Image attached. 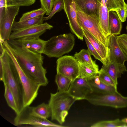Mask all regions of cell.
<instances>
[{
	"instance_id": "cell-4",
	"label": "cell",
	"mask_w": 127,
	"mask_h": 127,
	"mask_svg": "<svg viewBox=\"0 0 127 127\" xmlns=\"http://www.w3.org/2000/svg\"><path fill=\"white\" fill-rule=\"evenodd\" d=\"M75 39L71 33L53 36L45 41L43 54L49 58H59L73 49Z\"/></svg>"
},
{
	"instance_id": "cell-24",
	"label": "cell",
	"mask_w": 127,
	"mask_h": 127,
	"mask_svg": "<svg viewBox=\"0 0 127 127\" xmlns=\"http://www.w3.org/2000/svg\"><path fill=\"white\" fill-rule=\"evenodd\" d=\"M91 55L88 49H83L79 52H76L74 57L79 63L90 65H96L95 61L92 59Z\"/></svg>"
},
{
	"instance_id": "cell-38",
	"label": "cell",
	"mask_w": 127,
	"mask_h": 127,
	"mask_svg": "<svg viewBox=\"0 0 127 127\" xmlns=\"http://www.w3.org/2000/svg\"><path fill=\"white\" fill-rule=\"evenodd\" d=\"M119 4L121 8H127V4L125 2L124 0H116Z\"/></svg>"
},
{
	"instance_id": "cell-41",
	"label": "cell",
	"mask_w": 127,
	"mask_h": 127,
	"mask_svg": "<svg viewBox=\"0 0 127 127\" xmlns=\"http://www.w3.org/2000/svg\"><path fill=\"white\" fill-rule=\"evenodd\" d=\"M5 51L3 45L1 40H0V56H2Z\"/></svg>"
},
{
	"instance_id": "cell-9",
	"label": "cell",
	"mask_w": 127,
	"mask_h": 127,
	"mask_svg": "<svg viewBox=\"0 0 127 127\" xmlns=\"http://www.w3.org/2000/svg\"><path fill=\"white\" fill-rule=\"evenodd\" d=\"M57 73L64 76L72 81L79 77V64L74 56L65 55L61 57L56 61Z\"/></svg>"
},
{
	"instance_id": "cell-30",
	"label": "cell",
	"mask_w": 127,
	"mask_h": 127,
	"mask_svg": "<svg viewBox=\"0 0 127 127\" xmlns=\"http://www.w3.org/2000/svg\"><path fill=\"white\" fill-rule=\"evenodd\" d=\"M64 8L63 0H56L54 1L52 9L49 14L47 17H44L43 20L47 21L50 19L57 12H59Z\"/></svg>"
},
{
	"instance_id": "cell-40",
	"label": "cell",
	"mask_w": 127,
	"mask_h": 127,
	"mask_svg": "<svg viewBox=\"0 0 127 127\" xmlns=\"http://www.w3.org/2000/svg\"><path fill=\"white\" fill-rule=\"evenodd\" d=\"M6 8V0H0V9Z\"/></svg>"
},
{
	"instance_id": "cell-15",
	"label": "cell",
	"mask_w": 127,
	"mask_h": 127,
	"mask_svg": "<svg viewBox=\"0 0 127 127\" xmlns=\"http://www.w3.org/2000/svg\"><path fill=\"white\" fill-rule=\"evenodd\" d=\"M73 0L75 4L77 11L82 12L99 19L101 0Z\"/></svg>"
},
{
	"instance_id": "cell-12",
	"label": "cell",
	"mask_w": 127,
	"mask_h": 127,
	"mask_svg": "<svg viewBox=\"0 0 127 127\" xmlns=\"http://www.w3.org/2000/svg\"><path fill=\"white\" fill-rule=\"evenodd\" d=\"M64 10L66 15L71 32L80 39L83 40L82 30L78 22L76 5L73 0H63Z\"/></svg>"
},
{
	"instance_id": "cell-34",
	"label": "cell",
	"mask_w": 127,
	"mask_h": 127,
	"mask_svg": "<svg viewBox=\"0 0 127 127\" xmlns=\"http://www.w3.org/2000/svg\"><path fill=\"white\" fill-rule=\"evenodd\" d=\"M41 8L45 11L46 15H49L53 7V0H40Z\"/></svg>"
},
{
	"instance_id": "cell-35",
	"label": "cell",
	"mask_w": 127,
	"mask_h": 127,
	"mask_svg": "<svg viewBox=\"0 0 127 127\" xmlns=\"http://www.w3.org/2000/svg\"><path fill=\"white\" fill-rule=\"evenodd\" d=\"M84 37L87 44L88 50L91 54L93 55L95 59L99 60L102 63V60L95 49L85 36H84Z\"/></svg>"
},
{
	"instance_id": "cell-19",
	"label": "cell",
	"mask_w": 127,
	"mask_h": 127,
	"mask_svg": "<svg viewBox=\"0 0 127 127\" xmlns=\"http://www.w3.org/2000/svg\"><path fill=\"white\" fill-rule=\"evenodd\" d=\"M109 12L104 0H101L99 21L101 28L106 37H108L110 34L109 25Z\"/></svg>"
},
{
	"instance_id": "cell-26",
	"label": "cell",
	"mask_w": 127,
	"mask_h": 127,
	"mask_svg": "<svg viewBox=\"0 0 127 127\" xmlns=\"http://www.w3.org/2000/svg\"><path fill=\"white\" fill-rule=\"evenodd\" d=\"M33 111L37 114L44 118L48 119L51 115L50 108L48 104L43 103L35 107H32Z\"/></svg>"
},
{
	"instance_id": "cell-2",
	"label": "cell",
	"mask_w": 127,
	"mask_h": 127,
	"mask_svg": "<svg viewBox=\"0 0 127 127\" xmlns=\"http://www.w3.org/2000/svg\"><path fill=\"white\" fill-rule=\"evenodd\" d=\"M0 59L3 69L1 81L7 85L12 93L19 113L24 105L23 89L18 73L12 60L5 50Z\"/></svg>"
},
{
	"instance_id": "cell-10",
	"label": "cell",
	"mask_w": 127,
	"mask_h": 127,
	"mask_svg": "<svg viewBox=\"0 0 127 127\" xmlns=\"http://www.w3.org/2000/svg\"><path fill=\"white\" fill-rule=\"evenodd\" d=\"M53 28V26L47 22L34 25L13 32L10 39L24 40L39 38L47 30H51Z\"/></svg>"
},
{
	"instance_id": "cell-20",
	"label": "cell",
	"mask_w": 127,
	"mask_h": 127,
	"mask_svg": "<svg viewBox=\"0 0 127 127\" xmlns=\"http://www.w3.org/2000/svg\"><path fill=\"white\" fill-rule=\"evenodd\" d=\"M18 40L30 51L36 53L43 54L45 41L41 39L39 37Z\"/></svg>"
},
{
	"instance_id": "cell-28",
	"label": "cell",
	"mask_w": 127,
	"mask_h": 127,
	"mask_svg": "<svg viewBox=\"0 0 127 127\" xmlns=\"http://www.w3.org/2000/svg\"><path fill=\"white\" fill-rule=\"evenodd\" d=\"M4 96L8 106L13 109L16 114L18 111L13 95L8 86L4 84Z\"/></svg>"
},
{
	"instance_id": "cell-1",
	"label": "cell",
	"mask_w": 127,
	"mask_h": 127,
	"mask_svg": "<svg viewBox=\"0 0 127 127\" xmlns=\"http://www.w3.org/2000/svg\"><path fill=\"white\" fill-rule=\"evenodd\" d=\"M6 42L24 72L41 86H46L48 81L47 70L43 65L44 57L42 54L30 51L18 40L10 39Z\"/></svg>"
},
{
	"instance_id": "cell-14",
	"label": "cell",
	"mask_w": 127,
	"mask_h": 127,
	"mask_svg": "<svg viewBox=\"0 0 127 127\" xmlns=\"http://www.w3.org/2000/svg\"><path fill=\"white\" fill-rule=\"evenodd\" d=\"M108 48V62L113 61L119 64L124 65L125 62L127 61V57L119 46L116 35L111 34L109 36Z\"/></svg>"
},
{
	"instance_id": "cell-31",
	"label": "cell",
	"mask_w": 127,
	"mask_h": 127,
	"mask_svg": "<svg viewBox=\"0 0 127 127\" xmlns=\"http://www.w3.org/2000/svg\"><path fill=\"white\" fill-rule=\"evenodd\" d=\"M45 13V11L41 8L33 10L23 14L19 21H24L41 15H44Z\"/></svg>"
},
{
	"instance_id": "cell-32",
	"label": "cell",
	"mask_w": 127,
	"mask_h": 127,
	"mask_svg": "<svg viewBox=\"0 0 127 127\" xmlns=\"http://www.w3.org/2000/svg\"><path fill=\"white\" fill-rule=\"evenodd\" d=\"M98 75L99 80L108 86L113 87L117 89V87L114 82L107 74L99 70Z\"/></svg>"
},
{
	"instance_id": "cell-3",
	"label": "cell",
	"mask_w": 127,
	"mask_h": 127,
	"mask_svg": "<svg viewBox=\"0 0 127 127\" xmlns=\"http://www.w3.org/2000/svg\"><path fill=\"white\" fill-rule=\"evenodd\" d=\"M76 100L68 91L51 93L48 104L51 110V120L62 125L65 121L69 110Z\"/></svg>"
},
{
	"instance_id": "cell-42",
	"label": "cell",
	"mask_w": 127,
	"mask_h": 127,
	"mask_svg": "<svg viewBox=\"0 0 127 127\" xmlns=\"http://www.w3.org/2000/svg\"><path fill=\"white\" fill-rule=\"evenodd\" d=\"M121 121L124 123L127 124V118H125L121 120Z\"/></svg>"
},
{
	"instance_id": "cell-44",
	"label": "cell",
	"mask_w": 127,
	"mask_h": 127,
	"mask_svg": "<svg viewBox=\"0 0 127 127\" xmlns=\"http://www.w3.org/2000/svg\"><path fill=\"white\" fill-rule=\"evenodd\" d=\"M53 0V1H55V0Z\"/></svg>"
},
{
	"instance_id": "cell-7",
	"label": "cell",
	"mask_w": 127,
	"mask_h": 127,
	"mask_svg": "<svg viewBox=\"0 0 127 127\" xmlns=\"http://www.w3.org/2000/svg\"><path fill=\"white\" fill-rule=\"evenodd\" d=\"M14 124L16 126L28 125L35 127H66L56 124L39 116L33 111L32 107L30 106L24 107L16 114Z\"/></svg>"
},
{
	"instance_id": "cell-27",
	"label": "cell",
	"mask_w": 127,
	"mask_h": 127,
	"mask_svg": "<svg viewBox=\"0 0 127 127\" xmlns=\"http://www.w3.org/2000/svg\"><path fill=\"white\" fill-rule=\"evenodd\" d=\"M91 127H127V124L119 119L110 121H100L94 124Z\"/></svg>"
},
{
	"instance_id": "cell-16",
	"label": "cell",
	"mask_w": 127,
	"mask_h": 127,
	"mask_svg": "<svg viewBox=\"0 0 127 127\" xmlns=\"http://www.w3.org/2000/svg\"><path fill=\"white\" fill-rule=\"evenodd\" d=\"M99 71L108 75L117 87L118 78L120 77L127 70L125 65L119 64L113 61H108L106 64H103Z\"/></svg>"
},
{
	"instance_id": "cell-5",
	"label": "cell",
	"mask_w": 127,
	"mask_h": 127,
	"mask_svg": "<svg viewBox=\"0 0 127 127\" xmlns=\"http://www.w3.org/2000/svg\"><path fill=\"white\" fill-rule=\"evenodd\" d=\"M4 47L5 51L12 60L18 73L23 89L24 107L30 106L36 97L41 86L23 70L8 46L6 45Z\"/></svg>"
},
{
	"instance_id": "cell-6",
	"label": "cell",
	"mask_w": 127,
	"mask_h": 127,
	"mask_svg": "<svg viewBox=\"0 0 127 127\" xmlns=\"http://www.w3.org/2000/svg\"><path fill=\"white\" fill-rule=\"evenodd\" d=\"M85 99L92 104L106 106L116 109L127 107V97L118 92L102 93L92 91L86 96Z\"/></svg>"
},
{
	"instance_id": "cell-33",
	"label": "cell",
	"mask_w": 127,
	"mask_h": 127,
	"mask_svg": "<svg viewBox=\"0 0 127 127\" xmlns=\"http://www.w3.org/2000/svg\"><path fill=\"white\" fill-rule=\"evenodd\" d=\"M117 42L121 49L127 57V34L116 35Z\"/></svg>"
},
{
	"instance_id": "cell-37",
	"label": "cell",
	"mask_w": 127,
	"mask_h": 127,
	"mask_svg": "<svg viewBox=\"0 0 127 127\" xmlns=\"http://www.w3.org/2000/svg\"><path fill=\"white\" fill-rule=\"evenodd\" d=\"M116 12L122 22L126 21L127 17V8H120L118 9Z\"/></svg>"
},
{
	"instance_id": "cell-25",
	"label": "cell",
	"mask_w": 127,
	"mask_h": 127,
	"mask_svg": "<svg viewBox=\"0 0 127 127\" xmlns=\"http://www.w3.org/2000/svg\"><path fill=\"white\" fill-rule=\"evenodd\" d=\"M55 82L59 91H67L72 81L60 74L57 73L55 76Z\"/></svg>"
},
{
	"instance_id": "cell-11",
	"label": "cell",
	"mask_w": 127,
	"mask_h": 127,
	"mask_svg": "<svg viewBox=\"0 0 127 127\" xmlns=\"http://www.w3.org/2000/svg\"><path fill=\"white\" fill-rule=\"evenodd\" d=\"M19 8V6L7 7L4 15L0 19V40L2 41H7L10 39L12 27Z\"/></svg>"
},
{
	"instance_id": "cell-22",
	"label": "cell",
	"mask_w": 127,
	"mask_h": 127,
	"mask_svg": "<svg viewBox=\"0 0 127 127\" xmlns=\"http://www.w3.org/2000/svg\"><path fill=\"white\" fill-rule=\"evenodd\" d=\"M44 15L22 21H14L12 28V31H15L34 25L43 23Z\"/></svg>"
},
{
	"instance_id": "cell-39",
	"label": "cell",
	"mask_w": 127,
	"mask_h": 127,
	"mask_svg": "<svg viewBox=\"0 0 127 127\" xmlns=\"http://www.w3.org/2000/svg\"><path fill=\"white\" fill-rule=\"evenodd\" d=\"M3 74V69L2 63L0 59V80L1 81L2 79Z\"/></svg>"
},
{
	"instance_id": "cell-36",
	"label": "cell",
	"mask_w": 127,
	"mask_h": 127,
	"mask_svg": "<svg viewBox=\"0 0 127 127\" xmlns=\"http://www.w3.org/2000/svg\"><path fill=\"white\" fill-rule=\"evenodd\" d=\"M109 11H113L115 12L118 9L121 8L116 0H104Z\"/></svg>"
},
{
	"instance_id": "cell-29",
	"label": "cell",
	"mask_w": 127,
	"mask_h": 127,
	"mask_svg": "<svg viewBox=\"0 0 127 127\" xmlns=\"http://www.w3.org/2000/svg\"><path fill=\"white\" fill-rule=\"evenodd\" d=\"M35 1V0H6V6H28L34 3Z\"/></svg>"
},
{
	"instance_id": "cell-18",
	"label": "cell",
	"mask_w": 127,
	"mask_h": 127,
	"mask_svg": "<svg viewBox=\"0 0 127 127\" xmlns=\"http://www.w3.org/2000/svg\"><path fill=\"white\" fill-rule=\"evenodd\" d=\"M98 75L94 78L87 79L92 91L102 93H115L118 92L117 89L114 87L108 86L101 81Z\"/></svg>"
},
{
	"instance_id": "cell-8",
	"label": "cell",
	"mask_w": 127,
	"mask_h": 127,
	"mask_svg": "<svg viewBox=\"0 0 127 127\" xmlns=\"http://www.w3.org/2000/svg\"><path fill=\"white\" fill-rule=\"evenodd\" d=\"M77 15L78 22L81 29L89 32L108 47L109 36L106 37L100 25L99 19L80 11H77Z\"/></svg>"
},
{
	"instance_id": "cell-43",
	"label": "cell",
	"mask_w": 127,
	"mask_h": 127,
	"mask_svg": "<svg viewBox=\"0 0 127 127\" xmlns=\"http://www.w3.org/2000/svg\"><path fill=\"white\" fill-rule=\"evenodd\" d=\"M126 30H127V26L126 27Z\"/></svg>"
},
{
	"instance_id": "cell-21",
	"label": "cell",
	"mask_w": 127,
	"mask_h": 127,
	"mask_svg": "<svg viewBox=\"0 0 127 127\" xmlns=\"http://www.w3.org/2000/svg\"><path fill=\"white\" fill-rule=\"evenodd\" d=\"M109 25L110 34H120L122 27V22L116 12L111 11L109 12Z\"/></svg>"
},
{
	"instance_id": "cell-23",
	"label": "cell",
	"mask_w": 127,
	"mask_h": 127,
	"mask_svg": "<svg viewBox=\"0 0 127 127\" xmlns=\"http://www.w3.org/2000/svg\"><path fill=\"white\" fill-rule=\"evenodd\" d=\"M79 64L80 72L79 77L89 79L94 78L98 75L99 70L97 64L93 65Z\"/></svg>"
},
{
	"instance_id": "cell-17",
	"label": "cell",
	"mask_w": 127,
	"mask_h": 127,
	"mask_svg": "<svg viewBox=\"0 0 127 127\" xmlns=\"http://www.w3.org/2000/svg\"><path fill=\"white\" fill-rule=\"evenodd\" d=\"M82 29L84 35L87 38L101 57L103 64H106L108 61V47L100 42L89 32L84 29Z\"/></svg>"
},
{
	"instance_id": "cell-13",
	"label": "cell",
	"mask_w": 127,
	"mask_h": 127,
	"mask_svg": "<svg viewBox=\"0 0 127 127\" xmlns=\"http://www.w3.org/2000/svg\"><path fill=\"white\" fill-rule=\"evenodd\" d=\"M92 90L87 79L78 77L72 81L68 91L76 100L85 99Z\"/></svg>"
}]
</instances>
